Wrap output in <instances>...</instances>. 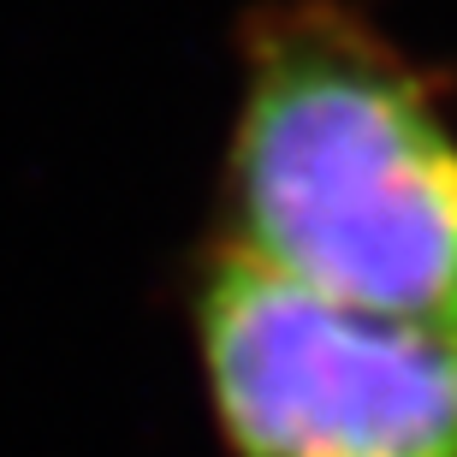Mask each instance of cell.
I'll return each instance as SVG.
<instances>
[{"mask_svg": "<svg viewBox=\"0 0 457 457\" xmlns=\"http://www.w3.org/2000/svg\"><path fill=\"white\" fill-rule=\"evenodd\" d=\"M196 356L226 457H457V327L327 303L214 244Z\"/></svg>", "mask_w": 457, "mask_h": 457, "instance_id": "2", "label": "cell"}, {"mask_svg": "<svg viewBox=\"0 0 457 457\" xmlns=\"http://www.w3.org/2000/svg\"><path fill=\"white\" fill-rule=\"evenodd\" d=\"M220 244L327 303L457 327V119L356 6L255 12Z\"/></svg>", "mask_w": 457, "mask_h": 457, "instance_id": "1", "label": "cell"}]
</instances>
